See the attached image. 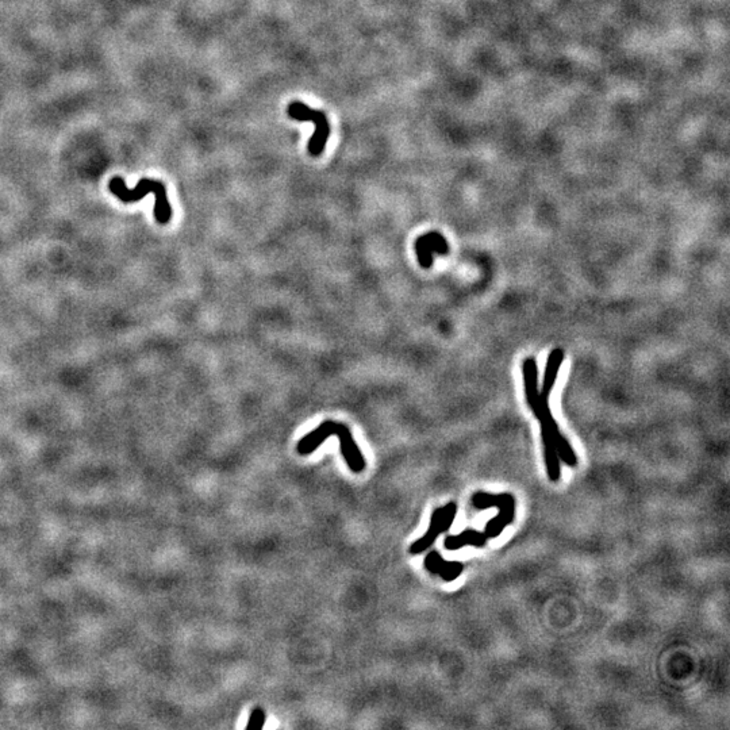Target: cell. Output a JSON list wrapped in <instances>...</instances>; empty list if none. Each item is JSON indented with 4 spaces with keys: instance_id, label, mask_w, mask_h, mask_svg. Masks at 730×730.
I'll list each match as a JSON object with an SVG mask.
<instances>
[{
    "instance_id": "obj_3",
    "label": "cell",
    "mask_w": 730,
    "mask_h": 730,
    "mask_svg": "<svg viewBox=\"0 0 730 730\" xmlns=\"http://www.w3.org/2000/svg\"><path fill=\"white\" fill-rule=\"evenodd\" d=\"M472 505L479 510H485L490 507L499 509V514L495 518L488 521L484 530V536L487 537V540L497 538L498 536L515 519V499L510 494L491 495L485 493H476L472 497Z\"/></svg>"
},
{
    "instance_id": "obj_12",
    "label": "cell",
    "mask_w": 730,
    "mask_h": 730,
    "mask_svg": "<svg viewBox=\"0 0 730 730\" xmlns=\"http://www.w3.org/2000/svg\"><path fill=\"white\" fill-rule=\"evenodd\" d=\"M265 722H266V714H265L264 710L261 707H256L250 713L248 724H247V730H261L264 728Z\"/></svg>"
},
{
    "instance_id": "obj_11",
    "label": "cell",
    "mask_w": 730,
    "mask_h": 730,
    "mask_svg": "<svg viewBox=\"0 0 730 730\" xmlns=\"http://www.w3.org/2000/svg\"><path fill=\"white\" fill-rule=\"evenodd\" d=\"M485 543H487V537L484 536V533L476 531V530H466L456 536H448L444 541V546L448 551H457V549L464 548L466 545L482 548Z\"/></svg>"
},
{
    "instance_id": "obj_8",
    "label": "cell",
    "mask_w": 730,
    "mask_h": 730,
    "mask_svg": "<svg viewBox=\"0 0 730 730\" xmlns=\"http://www.w3.org/2000/svg\"><path fill=\"white\" fill-rule=\"evenodd\" d=\"M425 567L429 572L438 575L445 582H453L463 574L464 565L459 561H447L438 552H430L425 558Z\"/></svg>"
},
{
    "instance_id": "obj_7",
    "label": "cell",
    "mask_w": 730,
    "mask_h": 730,
    "mask_svg": "<svg viewBox=\"0 0 730 730\" xmlns=\"http://www.w3.org/2000/svg\"><path fill=\"white\" fill-rule=\"evenodd\" d=\"M522 376L526 402L536 416L540 408V387H538V367L533 358H528L522 363Z\"/></svg>"
},
{
    "instance_id": "obj_2",
    "label": "cell",
    "mask_w": 730,
    "mask_h": 730,
    "mask_svg": "<svg viewBox=\"0 0 730 730\" xmlns=\"http://www.w3.org/2000/svg\"><path fill=\"white\" fill-rule=\"evenodd\" d=\"M110 191L119 201L124 203L139 202L148 194H155V218L161 225H167L172 218L171 203L168 201V194L165 186L152 179H141L139 184L134 188L126 186L121 177H112L109 183Z\"/></svg>"
},
{
    "instance_id": "obj_10",
    "label": "cell",
    "mask_w": 730,
    "mask_h": 730,
    "mask_svg": "<svg viewBox=\"0 0 730 730\" xmlns=\"http://www.w3.org/2000/svg\"><path fill=\"white\" fill-rule=\"evenodd\" d=\"M541 441H543V448H544L545 466H546L548 478L551 482H559L560 478H561V469H560V459L558 451H556V445L553 444L552 438L545 432H541Z\"/></svg>"
},
{
    "instance_id": "obj_9",
    "label": "cell",
    "mask_w": 730,
    "mask_h": 730,
    "mask_svg": "<svg viewBox=\"0 0 730 730\" xmlns=\"http://www.w3.org/2000/svg\"><path fill=\"white\" fill-rule=\"evenodd\" d=\"M563 361H564V351L561 348H555L549 353L548 361H546V367H545L543 384H541V389H540V401L541 402H549V395H551L552 389H553L555 384H556L558 375H559L560 368L563 365Z\"/></svg>"
},
{
    "instance_id": "obj_1",
    "label": "cell",
    "mask_w": 730,
    "mask_h": 730,
    "mask_svg": "<svg viewBox=\"0 0 730 730\" xmlns=\"http://www.w3.org/2000/svg\"><path fill=\"white\" fill-rule=\"evenodd\" d=\"M331 435H337V438L340 441L342 457H343L346 466H349V469L352 472L361 473L367 466L365 457L358 449V444L352 435V432L349 430V428L340 422L325 420L317 429H314L309 435H305L298 442L296 451L302 456L311 454L312 452L317 451Z\"/></svg>"
},
{
    "instance_id": "obj_5",
    "label": "cell",
    "mask_w": 730,
    "mask_h": 730,
    "mask_svg": "<svg viewBox=\"0 0 730 730\" xmlns=\"http://www.w3.org/2000/svg\"><path fill=\"white\" fill-rule=\"evenodd\" d=\"M456 514H457V505L454 502L448 503L444 507L435 509L433 514H432L429 530L425 533L423 537H420V540H417L416 543L411 544V546H410V553L411 555H420L422 552H425L429 546H432V544L435 541V538L440 534H442L444 531L451 529L452 524H453V521L456 518Z\"/></svg>"
},
{
    "instance_id": "obj_6",
    "label": "cell",
    "mask_w": 730,
    "mask_h": 730,
    "mask_svg": "<svg viewBox=\"0 0 730 730\" xmlns=\"http://www.w3.org/2000/svg\"><path fill=\"white\" fill-rule=\"evenodd\" d=\"M418 263L423 269H429L433 265V254L438 253L445 256L449 253V245L445 237L438 232H429L418 237L414 242Z\"/></svg>"
},
{
    "instance_id": "obj_4",
    "label": "cell",
    "mask_w": 730,
    "mask_h": 730,
    "mask_svg": "<svg viewBox=\"0 0 730 730\" xmlns=\"http://www.w3.org/2000/svg\"><path fill=\"white\" fill-rule=\"evenodd\" d=\"M287 112H288V117L295 121H299V122L311 121L312 124H315V131H314L311 140L309 141L307 149H309V153L314 157L322 155L325 151L329 136H330V124L327 121L325 112L319 111V110L311 109L307 105H305L303 102H299V100L291 102L287 107Z\"/></svg>"
}]
</instances>
